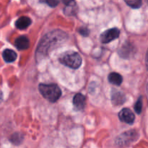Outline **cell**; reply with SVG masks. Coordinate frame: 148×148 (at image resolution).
<instances>
[{"mask_svg": "<svg viewBox=\"0 0 148 148\" xmlns=\"http://www.w3.org/2000/svg\"><path fill=\"white\" fill-rule=\"evenodd\" d=\"M66 36L65 33L59 30H56L52 33H49L43 38L40 43H39V46L37 49V56L43 57V56L47 53L49 49L51 47L56 46L59 43L63 41L64 39H66Z\"/></svg>", "mask_w": 148, "mask_h": 148, "instance_id": "6da1fadb", "label": "cell"}, {"mask_svg": "<svg viewBox=\"0 0 148 148\" xmlns=\"http://www.w3.org/2000/svg\"><path fill=\"white\" fill-rule=\"evenodd\" d=\"M38 89L43 98L51 103L57 101L62 95L60 88L55 84H40Z\"/></svg>", "mask_w": 148, "mask_h": 148, "instance_id": "7a4b0ae2", "label": "cell"}, {"mask_svg": "<svg viewBox=\"0 0 148 148\" xmlns=\"http://www.w3.org/2000/svg\"><path fill=\"white\" fill-rule=\"evenodd\" d=\"M59 61L64 65L72 69H77L82 64L80 55L72 51H68L62 53L59 57Z\"/></svg>", "mask_w": 148, "mask_h": 148, "instance_id": "3957f363", "label": "cell"}, {"mask_svg": "<svg viewBox=\"0 0 148 148\" xmlns=\"http://www.w3.org/2000/svg\"><path fill=\"white\" fill-rule=\"evenodd\" d=\"M120 30L116 27L109 29L104 31L101 35V40L103 43H108L115 40L119 36Z\"/></svg>", "mask_w": 148, "mask_h": 148, "instance_id": "277c9868", "label": "cell"}, {"mask_svg": "<svg viewBox=\"0 0 148 148\" xmlns=\"http://www.w3.org/2000/svg\"><path fill=\"white\" fill-rule=\"evenodd\" d=\"M119 117L121 121L129 124H132L134 121V114L130 108H123L119 114Z\"/></svg>", "mask_w": 148, "mask_h": 148, "instance_id": "5b68a950", "label": "cell"}, {"mask_svg": "<svg viewBox=\"0 0 148 148\" xmlns=\"http://www.w3.org/2000/svg\"><path fill=\"white\" fill-rule=\"evenodd\" d=\"M14 45L18 50H26L30 46V41L26 36H22L16 39L14 41Z\"/></svg>", "mask_w": 148, "mask_h": 148, "instance_id": "8992f818", "label": "cell"}, {"mask_svg": "<svg viewBox=\"0 0 148 148\" xmlns=\"http://www.w3.org/2000/svg\"><path fill=\"white\" fill-rule=\"evenodd\" d=\"M85 103H86V99L82 94L77 93L74 96L73 105L75 109L82 110L85 108Z\"/></svg>", "mask_w": 148, "mask_h": 148, "instance_id": "52a82bcc", "label": "cell"}, {"mask_svg": "<svg viewBox=\"0 0 148 148\" xmlns=\"http://www.w3.org/2000/svg\"><path fill=\"white\" fill-rule=\"evenodd\" d=\"M112 102L115 106H119L124 103L126 101L125 95L124 93L118 90H114L112 92Z\"/></svg>", "mask_w": 148, "mask_h": 148, "instance_id": "ba28073f", "label": "cell"}, {"mask_svg": "<svg viewBox=\"0 0 148 148\" xmlns=\"http://www.w3.org/2000/svg\"><path fill=\"white\" fill-rule=\"evenodd\" d=\"M31 22V20L28 17L23 16V17H20L18 20H17L15 23V26L17 27V28L20 29V30H24L30 25Z\"/></svg>", "mask_w": 148, "mask_h": 148, "instance_id": "9c48e42d", "label": "cell"}, {"mask_svg": "<svg viewBox=\"0 0 148 148\" xmlns=\"http://www.w3.org/2000/svg\"><path fill=\"white\" fill-rule=\"evenodd\" d=\"M4 60L7 63L14 62L17 59V53L12 49H5L2 53Z\"/></svg>", "mask_w": 148, "mask_h": 148, "instance_id": "30bf717a", "label": "cell"}, {"mask_svg": "<svg viewBox=\"0 0 148 148\" xmlns=\"http://www.w3.org/2000/svg\"><path fill=\"white\" fill-rule=\"evenodd\" d=\"M108 81L115 85H120L122 83V77L116 72H112L108 75Z\"/></svg>", "mask_w": 148, "mask_h": 148, "instance_id": "8fae6325", "label": "cell"}, {"mask_svg": "<svg viewBox=\"0 0 148 148\" xmlns=\"http://www.w3.org/2000/svg\"><path fill=\"white\" fill-rule=\"evenodd\" d=\"M134 137V132L133 131H130L129 132H126L124 134H123L122 135L120 136L119 138L118 139V143L121 145H125L127 143H130V137Z\"/></svg>", "mask_w": 148, "mask_h": 148, "instance_id": "7c38bea8", "label": "cell"}, {"mask_svg": "<svg viewBox=\"0 0 148 148\" xmlns=\"http://www.w3.org/2000/svg\"><path fill=\"white\" fill-rule=\"evenodd\" d=\"M23 140V137L21 134H20V133H15V134H14L12 136L11 139H10V141H11L13 144L19 145L22 143Z\"/></svg>", "mask_w": 148, "mask_h": 148, "instance_id": "4fadbf2b", "label": "cell"}, {"mask_svg": "<svg viewBox=\"0 0 148 148\" xmlns=\"http://www.w3.org/2000/svg\"><path fill=\"white\" fill-rule=\"evenodd\" d=\"M130 7L132 8H140L142 5V0H124Z\"/></svg>", "mask_w": 148, "mask_h": 148, "instance_id": "5bb4252c", "label": "cell"}, {"mask_svg": "<svg viewBox=\"0 0 148 148\" xmlns=\"http://www.w3.org/2000/svg\"><path fill=\"white\" fill-rule=\"evenodd\" d=\"M142 109H143V98L140 97L137 100V103H136L135 106H134V110L137 112V114H140L142 112Z\"/></svg>", "mask_w": 148, "mask_h": 148, "instance_id": "9a60e30c", "label": "cell"}, {"mask_svg": "<svg viewBox=\"0 0 148 148\" xmlns=\"http://www.w3.org/2000/svg\"><path fill=\"white\" fill-rule=\"evenodd\" d=\"M40 1L43 3H46V4H48L50 7H55L59 4L61 0H40Z\"/></svg>", "mask_w": 148, "mask_h": 148, "instance_id": "2e32d148", "label": "cell"}, {"mask_svg": "<svg viewBox=\"0 0 148 148\" xmlns=\"http://www.w3.org/2000/svg\"><path fill=\"white\" fill-rule=\"evenodd\" d=\"M79 33L82 36H88V33H89V30L85 27H81L80 30H79Z\"/></svg>", "mask_w": 148, "mask_h": 148, "instance_id": "e0dca14e", "label": "cell"}, {"mask_svg": "<svg viewBox=\"0 0 148 148\" xmlns=\"http://www.w3.org/2000/svg\"><path fill=\"white\" fill-rule=\"evenodd\" d=\"M2 100H3V94L2 92H1V91L0 90V103L2 101Z\"/></svg>", "mask_w": 148, "mask_h": 148, "instance_id": "ac0fdd59", "label": "cell"}, {"mask_svg": "<svg viewBox=\"0 0 148 148\" xmlns=\"http://www.w3.org/2000/svg\"><path fill=\"white\" fill-rule=\"evenodd\" d=\"M146 65H147V67L148 69V51H147V55H146Z\"/></svg>", "mask_w": 148, "mask_h": 148, "instance_id": "d6986e66", "label": "cell"}, {"mask_svg": "<svg viewBox=\"0 0 148 148\" xmlns=\"http://www.w3.org/2000/svg\"><path fill=\"white\" fill-rule=\"evenodd\" d=\"M147 92H148V84H147Z\"/></svg>", "mask_w": 148, "mask_h": 148, "instance_id": "ffe728a7", "label": "cell"}, {"mask_svg": "<svg viewBox=\"0 0 148 148\" xmlns=\"http://www.w3.org/2000/svg\"><path fill=\"white\" fill-rule=\"evenodd\" d=\"M147 2H148V0H147Z\"/></svg>", "mask_w": 148, "mask_h": 148, "instance_id": "44dd1931", "label": "cell"}]
</instances>
